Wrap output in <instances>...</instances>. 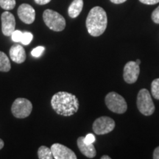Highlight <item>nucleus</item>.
Returning a JSON list of instances; mask_svg holds the SVG:
<instances>
[{
  "instance_id": "f257e3e1",
  "label": "nucleus",
  "mask_w": 159,
  "mask_h": 159,
  "mask_svg": "<svg viewBox=\"0 0 159 159\" xmlns=\"http://www.w3.org/2000/svg\"><path fill=\"white\" fill-rule=\"evenodd\" d=\"M51 105L57 114L64 116H70L76 114L80 105L77 97L66 91H59L53 95Z\"/></svg>"
},
{
  "instance_id": "f03ea898",
  "label": "nucleus",
  "mask_w": 159,
  "mask_h": 159,
  "mask_svg": "<svg viewBox=\"0 0 159 159\" xmlns=\"http://www.w3.org/2000/svg\"><path fill=\"white\" fill-rule=\"evenodd\" d=\"M86 28L91 36L98 37L104 33L108 25V17L106 12L102 7H93L87 16Z\"/></svg>"
},
{
  "instance_id": "7ed1b4c3",
  "label": "nucleus",
  "mask_w": 159,
  "mask_h": 159,
  "mask_svg": "<svg viewBox=\"0 0 159 159\" xmlns=\"http://www.w3.org/2000/svg\"><path fill=\"white\" fill-rule=\"evenodd\" d=\"M43 19L45 25L53 31H63L66 27V20L63 16L52 10L47 9L44 11Z\"/></svg>"
},
{
  "instance_id": "20e7f679",
  "label": "nucleus",
  "mask_w": 159,
  "mask_h": 159,
  "mask_svg": "<svg viewBox=\"0 0 159 159\" xmlns=\"http://www.w3.org/2000/svg\"><path fill=\"white\" fill-rule=\"evenodd\" d=\"M137 108L141 114L144 116H150L155 112V105L148 89H142L137 95Z\"/></svg>"
},
{
  "instance_id": "39448f33",
  "label": "nucleus",
  "mask_w": 159,
  "mask_h": 159,
  "mask_svg": "<svg viewBox=\"0 0 159 159\" xmlns=\"http://www.w3.org/2000/svg\"><path fill=\"white\" fill-rule=\"evenodd\" d=\"M105 101L109 110L116 114H124L128 110V104L124 97L114 91L108 93L105 97Z\"/></svg>"
},
{
  "instance_id": "423d86ee",
  "label": "nucleus",
  "mask_w": 159,
  "mask_h": 159,
  "mask_svg": "<svg viewBox=\"0 0 159 159\" xmlns=\"http://www.w3.org/2000/svg\"><path fill=\"white\" fill-rule=\"evenodd\" d=\"M32 110L33 105L29 99L26 98H17L11 107L12 114L18 119H25L29 116Z\"/></svg>"
},
{
  "instance_id": "0eeeda50",
  "label": "nucleus",
  "mask_w": 159,
  "mask_h": 159,
  "mask_svg": "<svg viewBox=\"0 0 159 159\" xmlns=\"http://www.w3.org/2000/svg\"><path fill=\"white\" fill-rule=\"evenodd\" d=\"M116 126L114 120L108 116L97 118L93 123V130L97 135H104L114 130Z\"/></svg>"
},
{
  "instance_id": "6e6552de",
  "label": "nucleus",
  "mask_w": 159,
  "mask_h": 159,
  "mask_svg": "<svg viewBox=\"0 0 159 159\" xmlns=\"http://www.w3.org/2000/svg\"><path fill=\"white\" fill-rule=\"evenodd\" d=\"M140 74V67L136 61H129L125 64L123 71V78L127 83H136Z\"/></svg>"
},
{
  "instance_id": "1a4fd4ad",
  "label": "nucleus",
  "mask_w": 159,
  "mask_h": 159,
  "mask_svg": "<svg viewBox=\"0 0 159 159\" xmlns=\"http://www.w3.org/2000/svg\"><path fill=\"white\" fill-rule=\"evenodd\" d=\"M50 149L55 159H77L76 155L71 149L61 144H53Z\"/></svg>"
},
{
  "instance_id": "9d476101",
  "label": "nucleus",
  "mask_w": 159,
  "mask_h": 159,
  "mask_svg": "<svg viewBox=\"0 0 159 159\" xmlns=\"http://www.w3.org/2000/svg\"><path fill=\"white\" fill-rule=\"evenodd\" d=\"M2 31L5 36H11L15 30L16 20L14 16L8 11H5L1 16Z\"/></svg>"
},
{
  "instance_id": "9b49d317",
  "label": "nucleus",
  "mask_w": 159,
  "mask_h": 159,
  "mask_svg": "<svg viewBox=\"0 0 159 159\" xmlns=\"http://www.w3.org/2000/svg\"><path fill=\"white\" fill-rule=\"evenodd\" d=\"M18 16L24 23L30 25L35 19V9L28 4H22L18 8Z\"/></svg>"
},
{
  "instance_id": "f8f14e48",
  "label": "nucleus",
  "mask_w": 159,
  "mask_h": 159,
  "mask_svg": "<svg viewBox=\"0 0 159 159\" xmlns=\"http://www.w3.org/2000/svg\"><path fill=\"white\" fill-rule=\"evenodd\" d=\"M77 147L80 151L89 158H93L96 156L97 151L93 144H87L84 142V137L80 136L77 139Z\"/></svg>"
},
{
  "instance_id": "ddd939ff",
  "label": "nucleus",
  "mask_w": 159,
  "mask_h": 159,
  "mask_svg": "<svg viewBox=\"0 0 159 159\" xmlns=\"http://www.w3.org/2000/svg\"><path fill=\"white\" fill-rule=\"evenodd\" d=\"M10 57L13 62L22 63L26 60V52L21 45L15 44L10 49Z\"/></svg>"
},
{
  "instance_id": "4468645a",
  "label": "nucleus",
  "mask_w": 159,
  "mask_h": 159,
  "mask_svg": "<svg viewBox=\"0 0 159 159\" xmlns=\"http://www.w3.org/2000/svg\"><path fill=\"white\" fill-rule=\"evenodd\" d=\"M83 7V0H73L68 9L69 16L71 19H75L80 15Z\"/></svg>"
},
{
  "instance_id": "2eb2a0df",
  "label": "nucleus",
  "mask_w": 159,
  "mask_h": 159,
  "mask_svg": "<svg viewBox=\"0 0 159 159\" xmlns=\"http://www.w3.org/2000/svg\"><path fill=\"white\" fill-rule=\"evenodd\" d=\"M11 66L9 57L6 55L5 53L0 51V71L7 72L11 70Z\"/></svg>"
},
{
  "instance_id": "dca6fc26",
  "label": "nucleus",
  "mask_w": 159,
  "mask_h": 159,
  "mask_svg": "<svg viewBox=\"0 0 159 159\" xmlns=\"http://www.w3.org/2000/svg\"><path fill=\"white\" fill-rule=\"evenodd\" d=\"M38 156L40 159H52L53 157L52 152L50 148L46 146H41L38 150Z\"/></svg>"
},
{
  "instance_id": "f3484780",
  "label": "nucleus",
  "mask_w": 159,
  "mask_h": 159,
  "mask_svg": "<svg viewBox=\"0 0 159 159\" xmlns=\"http://www.w3.org/2000/svg\"><path fill=\"white\" fill-rule=\"evenodd\" d=\"M16 6V0H0V7L5 11L13 10Z\"/></svg>"
},
{
  "instance_id": "a211bd4d",
  "label": "nucleus",
  "mask_w": 159,
  "mask_h": 159,
  "mask_svg": "<svg viewBox=\"0 0 159 159\" xmlns=\"http://www.w3.org/2000/svg\"><path fill=\"white\" fill-rule=\"evenodd\" d=\"M151 93L155 99H159V78L155 79L152 82Z\"/></svg>"
},
{
  "instance_id": "6ab92c4d",
  "label": "nucleus",
  "mask_w": 159,
  "mask_h": 159,
  "mask_svg": "<svg viewBox=\"0 0 159 159\" xmlns=\"http://www.w3.org/2000/svg\"><path fill=\"white\" fill-rule=\"evenodd\" d=\"M33 39V35L30 32H25L23 33L22 39H21V43H23L24 45H28L31 42L32 40Z\"/></svg>"
},
{
  "instance_id": "aec40b11",
  "label": "nucleus",
  "mask_w": 159,
  "mask_h": 159,
  "mask_svg": "<svg viewBox=\"0 0 159 159\" xmlns=\"http://www.w3.org/2000/svg\"><path fill=\"white\" fill-rule=\"evenodd\" d=\"M23 33L20 30H14L11 35V39L14 42H21V39H22Z\"/></svg>"
},
{
  "instance_id": "412c9836",
  "label": "nucleus",
  "mask_w": 159,
  "mask_h": 159,
  "mask_svg": "<svg viewBox=\"0 0 159 159\" xmlns=\"http://www.w3.org/2000/svg\"><path fill=\"white\" fill-rule=\"evenodd\" d=\"M45 48L43 47H41V46H39V47H37L36 48L33 49L31 52V55H33V57H39L40 55L43 53V52L44 51Z\"/></svg>"
},
{
  "instance_id": "4be33fe9",
  "label": "nucleus",
  "mask_w": 159,
  "mask_h": 159,
  "mask_svg": "<svg viewBox=\"0 0 159 159\" xmlns=\"http://www.w3.org/2000/svg\"><path fill=\"white\" fill-rule=\"evenodd\" d=\"M96 140V138H95L94 135L89 134H87L85 137H84V142L87 144H93Z\"/></svg>"
},
{
  "instance_id": "5701e85b",
  "label": "nucleus",
  "mask_w": 159,
  "mask_h": 159,
  "mask_svg": "<svg viewBox=\"0 0 159 159\" xmlns=\"http://www.w3.org/2000/svg\"><path fill=\"white\" fill-rule=\"evenodd\" d=\"M152 19L156 24H159V6L152 12Z\"/></svg>"
},
{
  "instance_id": "b1692460",
  "label": "nucleus",
  "mask_w": 159,
  "mask_h": 159,
  "mask_svg": "<svg viewBox=\"0 0 159 159\" xmlns=\"http://www.w3.org/2000/svg\"><path fill=\"white\" fill-rule=\"evenodd\" d=\"M139 2L145 5H156L159 2V0H139Z\"/></svg>"
},
{
  "instance_id": "393cba45",
  "label": "nucleus",
  "mask_w": 159,
  "mask_h": 159,
  "mask_svg": "<svg viewBox=\"0 0 159 159\" xmlns=\"http://www.w3.org/2000/svg\"><path fill=\"white\" fill-rule=\"evenodd\" d=\"M35 2L38 4V5H47L52 0H34Z\"/></svg>"
},
{
  "instance_id": "a878e982",
  "label": "nucleus",
  "mask_w": 159,
  "mask_h": 159,
  "mask_svg": "<svg viewBox=\"0 0 159 159\" xmlns=\"http://www.w3.org/2000/svg\"><path fill=\"white\" fill-rule=\"evenodd\" d=\"M153 158L154 159H159V147L155 149L153 152Z\"/></svg>"
},
{
  "instance_id": "bb28decb",
  "label": "nucleus",
  "mask_w": 159,
  "mask_h": 159,
  "mask_svg": "<svg viewBox=\"0 0 159 159\" xmlns=\"http://www.w3.org/2000/svg\"><path fill=\"white\" fill-rule=\"evenodd\" d=\"M110 1L114 4H122L125 2L127 0H110Z\"/></svg>"
},
{
  "instance_id": "cd10ccee",
  "label": "nucleus",
  "mask_w": 159,
  "mask_h": 159,
  "mask_svg": "<svg viewBox=\"0 0 159 159\" xmlns=\"http://www.w3.org/2000/svg\"><path fill=\"white\" fill-rule=\"evenodd\" d=\"M3 147H4V142H3L2 139H0V150H1V149H2Z\"/></svg>"
},
{
  "instance_id": "c85d7f7f",
  "label": "nucleus",
  "mask_w": 159,
  "mask_h": 159,
  "mask_svg": "<svg viewBox=\"0 0 159 159\" xmlns=\"http://www.w3.org/2000/svg\"><path fill=\"white\" fill-rule=\"evenodd\" d=\"M101 159H111V157L108 156H103L101 157Z\"/></svg>"
},
{
  "instance_id": "c756f323",
  "label": "nucleus",
  "mask_w": 159,
  "mask_h": 159,
  "mask_svg": "<svg viewBox=\"0 0 159 159\" xmlns=\"http://www.w3.org/2000/svg\"><path fill=\"white\" fill-rule=\"evenodd\" d=\"M136 62L137 63H138L139 65H140V64H141V61H140V60H139V59L136 60Z\"/></svg>"
}]
</instances>
